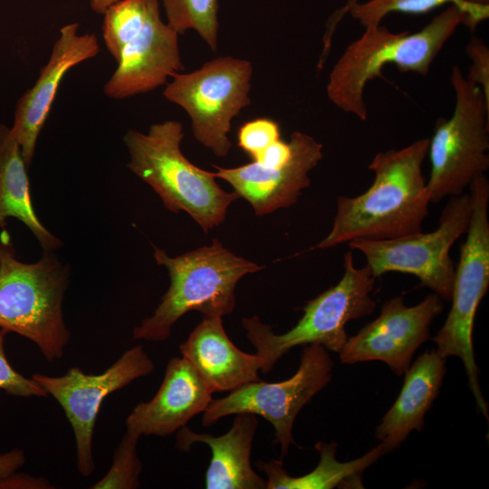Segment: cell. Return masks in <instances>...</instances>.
Masks as SVG:
<instances>
[{
	"label": "cell",
	"instance_id": "6da1fadb",
	"mask_svg": "<svg viewBox=\"0 0 489 489\" xmlns=\"http://www.w3.org/2000/svg\"><path fill=\"white\" fill-rule=\"evenodd\" d=\"M429 141L419 139L402 149L377 153L369 165L374 173L372 185L357 197H337L331 230L312 250L422 232L431 203L422 169Z\"/></svg>",
	"mask_w": 489,
	"mask_h": 489
},
{
	"label": "cell",
	"instance_id": "7a4b0ae2",
	"mask_svg": "<svg viewBox=\"0 0 489 489\" xmlns=\"http://www.w3.org/2000/svg\"><path fill=\"white\" fill-rule=\"evenodd\" d=\"M468 22L469 15L464 9L449 5L413 34H396L381 24L365 28L333 65L326 87L328 99L344 112L366 120L365 87L369 81L383 78L384 66L394 64L399 72L427 76L457 27H467Z\"/></svg>",
	"mask_w": 489,
	"mask_h": 489
},
{
	"label": "cell",
	"instance_id": "3957f363",
	"mask_svg": "<svg viewBox=\"0 0 489 489\" xmlns=\"http://www.w3.org/2000/svg\"><path fill=\"white\" fill-rule=\"evenodd\" d=\"M183 137V125L175 120L152 124L147 133L129 129L123 136L129 154L127 167L153 188L168 210L187 213L207 233L224 222L239 196L225 191L212 172L184 156Z\"/></svg>",
	"mask_w": 489,
	"mask_h": 489
},
{
	"label": "cell",
	"instance_id": "277c9868",
	"mask_svg": "<svg viewBox=\"0 0 489 489\" xmlns=\"http://www.w3.org/2000/svg\"><path fill=\"white\" fill-rule=\"evenodd\" d=\"M70 274L53 252L33 264L19 261L9 235L1 233L0 328L34 342L50 362L63 357L71 338L62 308Z\"/></svg>",
	"mask_w": 489,
	"mask_h": 489
},
{
	"label": "cell",
	"instance_id": "5b68a950",
	"mask_svg": "<svg viewBox=\"0 0 489 489\" xmlns=\"http://www.w3.org/2000/svg\"><path fill=\"white\" fill-rule=\"evenodd\" d=\"M153 248L157 264L168 269L170 284L153 314L133 329L136 340H168L174 324L192 311L203 316L223 317L232 313L238 281L263 268L237 256L217 239L176 257L155 245Z\"/></svg>",
	"mask_w": 489,
	"mask_h": 489
},
{
	"label": "cell",
	"instance_id": "8992f818",
	"mask_svg": "<svg viewBox=\"0 0 489 489\" xmlns=\"http://www.w3.org/2000/svg\"><path fill=\"white\" fill-rule=\"evenodd\" d=\"M343 259L341 279L309 301L301 319L288 331L276 334L257 316L243 318L246 337L264 360L262 373L270 372L278 360L296 346L317 344L340 353L348 340V321L372 313L376 302L370 293L377 278L367 264L356 266L351 251Z\"/></svg>",
	"mask_w": 489,
	"mask_h": 489
},
{
	"label": "cell",
	"instance_id": "52a82bcc",
	"mask_svg": "<svg viewBox=\"0 0 489 489\" xmlns=\"http://www.w3.org/2000/svg\"><path fill=\"white\" fill-rule=\"evenodd\" d=\"M471 213L466 237L460 247L455 269L452 307L433 340L436 351L446 359H461L478 410L488 419V405L484 398L473 347V327L479 303L489 286V181L485 175L475 178L468 187Z\"/></svg>",
	"mask_w": 489,
	"mask_h": 489
},
{
	"label": "cell",
	"instance_id": "ba28073f",
	"mask_svg": "<svg viewBox=\"0 0 489 489\" xmlns=\"http://www.w3.org/2000/svg\"><path fill=\"white\" fill-rule=\"evenodd\" d=\"M450 82L453 113L436 120L429 141L427 188L431 203L464 194L489 168V106L483 91L466 80L458 65L452 68Z\"/></svg>",
	"mask_w": 489,
	"mask_h": 489
},
{
	"label": "cell",
	"instance_id": "9c48e42d",
	"mask_svg": "<svg viewBox=\"0 0 489 489\" xmlns=\"http://www.w3.org/2000/svg\"><path fill=\"white\" fill-rule=\"evenodd\" d=\"M253 72L250 61L219 56L191 72L176 73L162 94L188 114L195 139L224 158L232 148V120L251 102Z\"/></svg>",
	"mask_w": 489,
	"mask_h": 489
},
{
	"label": "cell",
	"instance_id": "30bf717a",
	"mask_svg": "<svg viewBox=\"0 0 489 489\" xmlns=\"http://www.w3.org/2000/svg\"><path fill=\"white\" fill-rule=\"evenodd\" d=\"M471 213L469 193L450 197L438 227L394 239H356L348 243L365 256L374 277L389 272L415 275L420 286L431 289L441 299L451 300L455 268L449 255L455 242L466 233Z\"/></svg>",
	"mask_w": 489,
	"mask_h": 489
},
{
	"label": "cell",
	"instance_id": "8fae6325",
	"mask_svg": "<svg viewBox=\"0 0 489 489\" xmlns=\"http://www.w3.org/2000/svg\"><path fill=\"white\" fill-rule=\"evenodd\" d=\"M333 361L321 345H306L297 372L280 382L261 379L247 383L227 396L212 399L203 412L202 425L207 427L222 417L240 413L262 416L274 428L275 441L281 447V458L295 445L292 427L300 410L331 381Z\"/></svg>",
	"mask_w": 489,
	"mask_h": 489
},
{
	"label": "cell",
	"instance_id": "7c38bea8",
	"mask_svg": "<svg viewBox=\"0 0 489 489\" xmlns=\"http://www.w3.org/2000/svg\"><path fill=\"white\" fill-rule=\"evenodd\" d=\"M153 370V360L141 345H137L101 374H87L72 367L62 376L35 373L31 377L63 409L73 431L76 466L82 476L88 477L95 470L93 431L104 399Z\"/></svg>",
	"mask_w": 489,
	"mask_h": 489
},
{
	"label": "cell",
	"instance_id": "4fadbf2b",
	"mask_svg": "<svg viewBox=\"0 0 489 489\" xmlns=\"http://www.w3.org/2000/svg\"><path fill=\"white\" fill-rule=\"evenodd\" d=\"M442 299L436 293L407 306L402 296L385 302L377 319L348 338L340 352L342 363L383 361L398 376L410 367L418 347L430 338V325L443 311Z\"/></svg>",
	"mask_w": 489,
	"mask_h": 489
},
{
	"label": "cell",
	"instance_id": "5bb4252c",
	"mask_svg": "<svg viewBox=\"0 0 489 489\" xmlns=\"http://www.w3.org/2000/svg\"><path fill=\"white\" fill-rule=\"evenodd\" d=\"M289 143L291 156L281 167L264 168L255 161L231 168L212 165L216 168L212 174L228 182L256 216L289 207L310 186L309 173L323 156L322 144L306 133L292 132Z\"/></svg>",
	"mask_w": 489,
	"mask_h": 489
},
{
	"label": "cell",
	"instance_id": "9a60e30c",
	"mask_svg": "<svg viewBox=\"0 0 489 489\" xmlns=\"http://www.w3.org/2000/svg\"><path fill=\"white\" fill-rule=\"evenodd\" d=\"M79 27L78 23H71L61 28L48 62L42 67L36 82L16 102L10 129L21 147L27 168L33 162L38 137L64 75L100 53L95 34H80Z\"/></svg>",
	"mask_w": 489,
	"mask_h": 489
},
{
	"label": "cell",
	"instance_id": "2e32d148",
	"mask_svg": "<svg viewBox=\"0 0 489 489\" xmlns=\"http://www.w3.org/2000/svg\"><path fill=\"white\" fill-rule=\"evenodd\" d=\"M159 5L152 6L141 30L122 49L103 88L107 97L123 100L151 91L183 70L179 34L162 21Z\"/></svg>",
	"mask_w": 489,
	"mask_h": 489
},
{
	"label": "cell",
	"instance_id": "e0dca14e",
	"mask_svg": "<svg viewBox=\"0 0 489 489\" xmlns=\"http://www.w3.org/2000/svg\"><path fill=\"white\" fill-rule=\"evenodd\" d=\"M212 394L187 359L173 357L155 396L137 404L127 417L126 430L139 436H170L203 413L213 399Z\"/></svg>",
	"mask_w": 489,
	"mask_h": 489
},
{
	"label": "cell",
	"instance_id": "ac0fdd59",
	"mask_svg": "<svg viewBox=\"0 0 489 489\" xmlns=\"http://www.w3.org/2000/svg\"><path fill=\"white\" fill-rule=\"evenodd\" d=\"M179 350L213 393L231 392L260 379L263 359L240 350L228 338L220 316H203Z\"/></svg>",
	"mask_w": 489,
	"mask_h": 489
},
{
	"label": "cell",
	"instance_id": "d6986e66",
	"mask_svg": "<svg viewBox=\"0 0 489 489\" xmlns=\"http://www.w3.org/2000/svg\"><path fill=\"white\" fill-rule=\"evenodd\" d=\"M257 426L256 415L252 413L236 414L231 428L218 436L197 433L185 426L177 431L176 446L180 451H188L195 443L210 447L206 489H264L266 479L254 471L250 460Z\"/></svg>",
	"mask_w": 489,
	"mask_h": 489
},
{
	"label": "cell",
	"instance_id": "ffe728a7",
	"mask_svg": "<svg viewBox=\"0 0 489 489\" xmlns=\"http://www.w3.org/2000/svg\"><path fill=\"white\" fill-rule=\"evenodd\" d=\"M446 359L436 350L425 351L406 371L400 393L376 427V437L389 452L413 430L421 431L424 417L438 395L446 373Z\"/></svg>",
	"mask_w": 489,
	"mask_h": 489
},
{
	"label": "cell",
	"instance_id": "44dd1931",
	"mask_svg": "<svg viewBox=\"0 0 489 489\" xmlns=\"http://www.w3.org/2000/svg\"><path fill=\"white\" fill-rule=\"evenodd\" d=\"M27 169L11 129L0 124V228L5 229L7 218L14 217L29 228L43 252H54L62 243L44 227L34 211Z\"/></svg>",
	"mask_w": 489,
	"mask_h": 489
},
{
	"label": "cell",
	"instance_id": "7402d4cb",
	"mask_svg": "<svg viewBox=\"0 0 489 489\" xmlns=\"http://www.w3.org/2000/svg\"><path fill=\"white\" fill-rule=\"evenodd\" d=\"M320 453L318 465L310 473L293 477L288 475L282 460L271 459L268 462L256 461L255 466L266 475V489H331L335 487L360 488L361 475L365 469L373 465L382 455L389 452L382 443L367 454L350 462L336 459L335 442L316 443Z\"/></svg>",
	"mask_w": 489,
	"mask_h": 489
},
{
	"label": "cell",
	"instance_id": "603a6c76",
	"mask_svg": "<svg viewBox=\"0 0 489 489\" xmlns=\"http://www.w3.org/2000/svg\"><path fill=\"white\" fill-rule=\"evenodd\" d=\"M456 5L469 15L468 28L473 31L489 16V5H471L460 0H369L356 3L348 14L364 28L378 26L391 13L423 14L445 5Z\"/></svg>",
	"mask_w": 489,
	"mask_h": 489
},
{
	"label": "cell",
	"instance_id": "cb8c5ba5",
	"mask_svg": "<svg viewBox=\"0 0 489 489\" xmlns=\"http://www.w3.org/2000/svg\"><path fill=\"white\" fill-rule=\"evenodd\" d=\"M167 24L178 34L195 30L213 50H217L219 20L218 0H160Z\"/></svg>",
	"mask_w": 489,
	"mask_h": 489
},
{
	"label": "cell",
	"instance_id": "d4e9b609",
	"mask_svg": "<svg viewBox=\"0 0 489 489\" xmlns=\"http://www.w3.org/2000/svg\"><path fill=\"white\" fill-rule=\"evenodd\" d=\"M160 0H119L103 14L102 37L118 62L124 46L145 24L152 6Z\"/></svg>",
	"mask_w": 489,
	"mask_h": 489
},
{
	"label": "cell",
	"instance_id": "484cf974",
	"mask_svg": "<svg viewBox=\"0 0 489 489\" xmlns=\"http://www.w3.org/2000/svg\"><path fill=\"white\" fill-rule=\"evenodd\" d=\"M139 436L126 430L113 453L112 464L106 475L91 489H136L139 487L142 463L138 456Z\"/></svg>",
	"mask_w": 489,
	"mask_h": 489
},
{
	"label": "cell",
	"instance_id": "4316f807",
	"mask_svg": "<svg viewBox=\"0 0 489 489\" xmlns=\"http://www.w3.org/2000/svg\"><path fill=\"white\" fill-rule=\"evenodd\" d=\"M279 125L270 119H255L244 123L238 130V146L253 161L273 142L280 139Z\"/></svg>",
	"mask_w": 489,
	"mask_h": 489
},
{
	"label": "cell",
	"instance_id": "83f0119b",
	"mask_svg": "<svg viewBox=\"0 0 489 489\" xmlns=\"http://www.w3.org/2000/svg\"><path fill=\"white\" fill-rule=\"evenodd\" d=\"M7 333L0 328V389L8 395L24 398L48 397L47 392L32 378L24 377L11 366L5 350Z\"/></svg>",
	"mask_w": 489,
	"mask_h": 489
},
{
	"label": "cell",
	"instance_id": "f1b7e54d",
	"mask_svg": "<svg viewBox=\"0 0 489 489\" xmlns=\"http://www.w3.org/2000/svg\"><path fill=\"white\" fill-rule=\"evenodd\" d=\"M465 53L472 62L465 78L481 88L489 106V48L478 37H472L465 46Z\"/></svg>",
	"mask_w": 489,
	"mask_h": 489
},
{
	"label": "cell",
	"instance_id": "f546056e",
	"mask_svg": "<svg viewBox=\"0 0 489 489\" xmlns=\"http://www.w3.org/2000/svg\"><path fill=\"white\" fill-rule=\"evenodd\" d=\"M291 152L290 143L280 139L271 144L255 162L264 168H278L288 161Z\"/></svg>",
	"mask_w": 489,
	"mask_h": 489
},
{
	"label": "cell",
	"instance_id": "4dcf8cb0",
	"mask_svg": "<svg viewBox=\"0 0 489 489\" xmlns=\"http://www.w3.org/2000/svg\"><path fill=\"white\" fill-rule=\"evenodd\" d=\"M53 485L44 477L15 472L0 483V489H50Z\"/></svg>",
	"mask_w": 489,
	"mask_h": 489
},
{
	"label": "cell",
	"instance_id": "1f68e13d",
	"mask_svg": "<svg viewBox=\"0 0 489 489\" xmlns=\"http://www.w3.org/2000/svg\"><path fill=\"white\" fill-rule=\"evenodd\" d=\"M25 463L24 452L22 449H12L0 453V483L17 472Z\"/></svg>",
	"mask_w": 489,
	"mask_h": 489
},
{
	"label": "cell",
	"instance_id": "d6a6232c",
	"mask_svg": "<svg viewBox=\"0 0 489 489\" xmlns=\"http://www.w3.org/2000/svg\"><path fill=\"white\" fill-rule=\"evenodd\" d=\"M360 0H347L342 7L335 11L331 16L329 18L326 24V32L324 34L322 42H323V50L329 51L331 46L333 34L338 24L342 20V18L348 14L350 7L358 3Z\"/></svg>",
	"mask_w": 489,
	"mask_h": 489
},
{
	"label": "cell",
	"instance_id": "836d02e7",
	"mask_svg": "<svg viewBox=\"0 0 489 489\" xmlns=\"http://www.w3.org/2000/svg\"><path fill=\"white\" fill-rule=\"evenodd\" d=\"M119 0H90V5L93 12L103 14L105 11Z\"/></svg>",
	"mask_w": 489,
	"mask_h": 489
},
{
	"label": "cell",
	"instance_id": "e575fe53",
	"mask_svg": "<svg viewBox=\"0 0 489 489\" xmlns=\"http://www.w3.org/2000/svg\"><path fill=\"white\" fill-rule=\"evenodd\" d=\"M462 2L477 5H489V0H460Z\"/></svg>",
	"mask_w": 489,
	"mask_h": 489
}]
</instances>
